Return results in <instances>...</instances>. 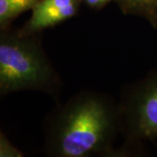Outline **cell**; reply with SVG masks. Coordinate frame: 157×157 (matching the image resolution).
Segmentation results:
<instances>
[{"label": "cell", "instance_id": "277c9868", "mask_svg": "<svg viewBox=\"0 0 157 157\" xmlns=\"http://www.w3.org/2000/svg\"><path fill=\"white\" fill-rule=\"evenodd\" d=\"M82 0H39L33 7L32 15L19 28L23 35L41 34L77 16Z\"/></svg>", "mask_w": 157, "mask_h": 157}, {"label": "cell", "instance_id": "ba28073f", "mask_svg": "<svg viewBox=\"0 0 157 157\" xmlns=\"http://www.w3.org/2000/svg\"><path fill=\"white\" fill-rule=\"evenodd\" d=\"M113 1L116 2V0H82V3L92 10L99 11L105 8Z\"/></svg>", "mask_w": 157, "mask_h": 157}, {"label": "cell", "instance_id": "3957f363", "mask_svg": "<svg viewBox=\"0 0 157 157\" xmlns=\"http://www.w3.org/2000/svg\"><path fill=\"white\" fill-rule=\"evenodd\" d=\"M121 134L128 148L140 140L157 137V71L137 82L127 86L119 102Z\"/></svg>", "mask_w": 157, "mask_h": 157}, {"label": "cell", "instance_id": "5b68a950", "mask_svg": "<svg viewBox=\"0 0 157 157\" xmlns=\"http://www.w3.org/2000/svg\"><path fill=\"white\" fill-rule=\"evenodd\" d=\"M116 3L124 15L143 17L157 28V0H116Z\"/></svg>", "mask_w": 157, "mask_h": 157}, {"label": "cell", "instance_id": "8992f818", "mask_svg": "<svg viewBox=\"0 0 157 157\" xmlns=\"http://www.w3.org/2000/svg\"><path fill=\"white\" fill-rule=\"evenodd\" d=\"M39 0H0V30L11 27L22 13L31 11Z\"/></svg>", "mask_w": 157, "mask_h": 157}, {"label": "cell", "instance_id": "6da1fadb", "mask_svg": "<svg viewBox=\"0 0 157 157\" xmlns=\"http://www.w3.org/2000/svg\"><path fill=\"white\" fill-rule=\"evenodd\" d=\"M44 132L48 156H119L113 148L121 134L119 103L101 92L80 91L49 113Z\"/></svg>", "mask_w": 157, "mask_h": 157}, {"label": "cell", "instance_id": "52a82bcc", "mask_svg": "<svg viewBox=\"0 0 157 157\" xmlns=\"http://www.w3.org/2000/svg\"><path fill=\"white\" fill-rule=\"evenodd\" d=\"M24 155L22 151L11 144L0 127V157H22Z\"/></svg>", "mask_w": 157, "mask_h": 157}, {"label": "cell", "instance_id": "7a4b0ae2", "mask_svg": "<svg viewBox=\"0 0 157 157\" xmlns=\"http://www.w3.org/2000/svg\"><path fill=\"white\" fill-rule=\"evenodd\" d=\"M62 86L42 45L40 34L23 35L18 29L0 30V99L33 90L56 97Z\"/></svg>", "mask_w": 157, "mask_h": 157}]
</instances>
